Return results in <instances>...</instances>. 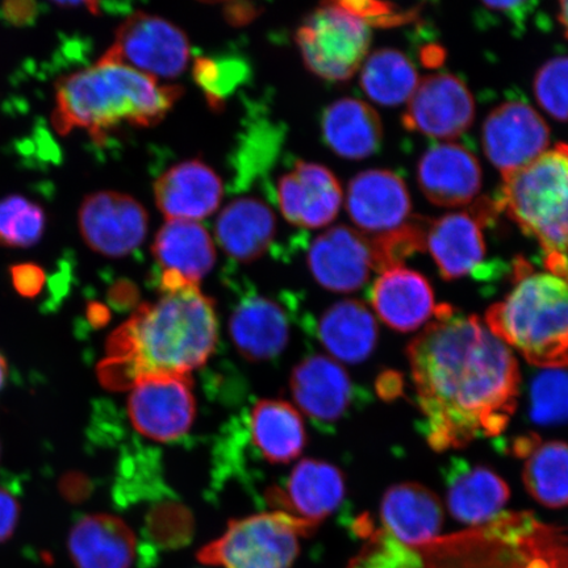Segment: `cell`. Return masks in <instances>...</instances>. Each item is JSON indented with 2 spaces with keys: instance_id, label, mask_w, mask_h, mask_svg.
<instances>
[{
  "instance_id": "35",
  "label": "cell",
  "mask_w": 568,
  "mask_h": 568,
  "mask_svg": "<svg viewBox=\"0 0 568 568\" xmlns=\"http://www.w3.org/2000/svg\"><path fill=\"white\" fill-rule=\"evenodd\" d=\"M535 94L550 116L568 122V57H556L538 70Z\"/></svg>"
},
{
  "instance_id": "20",
  "label": "cell",
  "mask_w": 568,
  "mask_h": 568,
  "mask_svg": "<svg viewBox=\"0 0 568 568\" xmlns=\"http://www.w3.org/2000/svg\"><path fill=\"white\" fill-rule=\"evenodd\" d=\"M220 176L205 163H178L154 183L158 207L168 220L199 222L212 215L223 199Z\"/></svg>"
},
{
  "instance_id": "27",
  "label": "cell",
  "mask_w": 568,
  "mask_h": 568,
  "mask_svg": "<svg viewBox=\"0 0 568 568\" xmlns=\"http://www.w3.org/2000/svg\"><path fill=\"white\" fill-rule=\"evenodd\" d=\"M322 125L326 144L339 158L364 160L382 146L383 124L378 112L358 99L345 98L331 104Z\"/></svg>"
},
{
  "instance_id": "6",
  "label": "cell",
  "mask_w": 568,
  "mask_h": 568,
  "mask_svg": "<svg viewBox=\"0 0 568 568\" xmlns=\"http://www.w3.org/2000/svg\"><path fill=\"white\" fill-rule=\"evenodd\" d=\"M315 530L280 510L240 518L204 546L197 560L222 568H291L300 556V538Z\"/></svg>"
},
{
  "instance_id": "3",
  "label": "cell",
  "mask_w": 568,
  "mask_h": 568,
  "mask_svg": "<svg viewBox=\"0 0 568 568\" xmlns=\"http://www.w3.org/2000/svg\"><path fill=\"white\" fill-rule=\"evenodd\" d=\"M181 95L180 88L160 87L154 78L101 57L57 83L52 122L61 134L80 128L99 139L122 123L159 124Z\"/></svg>"
},
{
  "instance_id": "25",
  "label": "cell",
  "mask_w": 568,
  "mask_h": 568,
  "mask_svg": "<svg viewBox=\"0 0 568 568\" xmlns=\"http://www.w3.org/2000/svg\"><path fill=\"white\" fill-rule=\"evenodd\" d=\"M68 548L77 568H132L138 538L116 516L91 515L71 529Z\"/></svg>"
},
{
  "instance_id": "17",
  "label": "cell",
  "mask_w": 568,
  "mask_h": 568,
  "mask_svg": "<svg viewBox=\"0 0 568 568\" xmlns=\"http://www.w3.org/2000/svg\"><path fill=\"white\" fill-rule=\"evenodd\" d=\"M488 203L473 212H454L432 220L426 247L445 281L485 273L486 243L481 232V217Z\"/></svg>"
},
{
  "instance_id": "22",
  "label": "cell",
  "mask_w": 568,
  "mask_h": 568,
  "mask_svg": "<svg viewBox=\"0 0 568 568\" xmlns=\"http://www.w3.org/2000/svg\"><path fill=\"white\" fill-rule=\"evenodd\" d=\"M371 303L382 322L399 332L417 329L437 308L428 280L404 266L381 273L373 284Z\"/></svg>"
},
{
  "instance_id": "14",
  "label": "cell",
  "mask_w": 568,
  "mask_h": 568,
  "mask_svg": "<svg viewBox=\"0 0 568 568\" xmlns=\"http://www.w3.org/2000/svg\"><path fill=\"white\" fill-rule=\"evenodd\" d=\"M308 267L320 286L333 293H354L376 272L372 241L349 226H335L312 243Z\"/></svg>"
},
{
  "instance_id": "4",
  "label": "cell",
  "mask_w": 568,
  "mask_h": 568,
  "mask_svg": "<svg viewBox=\"0 0 568 568\" xmlns=\"http://www.w3.org/2000/svg\"><path fill=\"white\" fill-rule=\"evenodd\" d=\"M506 300L486 314L488 329L514 346L530 365L568 366V282L550 273H532L523 264Z\"/></svg>"
},
{
  "instance_id": "1",
  "label": "cell",
  "mask_w": 568,
  "mask_h": 568,
  "mask_svg": "<svg viewBox=\"0 0 568 568\" xmlns=\"http://www.w3.org/2000/svg\"><path fill=\"white\" fill-rule=\"evenodd\" d=\"M420 430L433 450L501 435L515 414L520 371L508 345L474 315L437 305L408 346Z\"/></svg>"
},
{
  "instance_id": "5",
  "label": "cell",
  "mask_w": 568,
  "mask_h": 568,
  "mask_svg": "<svg viewBox=\"0 0 568 568\" xmlns=\"http://www.w3.org/2000/svg\"><path fill=\"white\" fill-rule=\"evenodd\" d=\"M497 209L536 239L549 273L568 282V145L503 175Z\"/></svg>"
},
{
  "instance_id": "40",
  "label": "cell",
  "mask_w": 568,
  "mask_h": 568,
  "mask_svg": "<svg viewBox=\"0 0 568 568\" xmlns=\"http://www.w3.org/2000/svg\"><path fill=\"white\" fill-rule=\"evenodd\" d=\"M558 19L560 21V24L565 28V34L568 39V0L567 2H560L559 3V13Z\"/></svg>"
},
{
  "instance_id": "12",
  "label": "cell",
  "mask_w": 568,
  "mask_h": 568,
  "mask_svg": "<svg viewBox=\"0 0 568 568\" xmlns=\"http://www.w3.org/2000/svg\"><path fill=\"white\" fill-rule=\"evenodd\" d=\"M475 119L471 91L449 73L425 77L408 101L402 122L424 136L453 140L464 134Z\"/></svg>"
},
{
  "instance_id": "8",
  "label": "cell",
  "mask_w": 568,
  "mask_h": 568,
  "mask_svg": "<svg viewBox=\"0 0 568 568\" xmlns=\"http://www.w3.org/2000/svg\"><path fill=\"white\" fill-rule=\"evenodd\" d=\"M104 59L154 78H175L187 68L190 44L187 36L170 21L133 13L119 27L115 41Z\"/></svg>"
},
{
  "instance_id": "32",
  "label": "cell",
  "mask_w": 568,
  "mask_h": 568,
  "mask_svg": "<svg viewBox=\"0 0 568 568\" xmlns=\"http://www.w3.org/2000/svg\"><path fill=\"white\" fill-rule=\"evenodd\" d=\"M361 87L375 103L395 106L414 95L418 75L406 54L395 49H381L368 57L362 68Z\"/></svg>"
},
{
  "instance_id": "39",
  "label": "cell",
  "mask_w": 568,
  "mask_h": 568,
  "mask_svg": "<svg viewBox=\"0 0 568 568\" xmlns=\"http://www.w3.org/2000/svg\"><path fill=\"white\" fill-rule=\"evenodd\" d=\"M0 13L13 26H27L38 16V6L32 2H7L2 4Z\"/></svg>"
},
{
  "instance_id": "10",
  "label": "cell",
  "mask_w": 568,
  "mask_h": 568,
  "mask_svg": "<svg viewBox=\"0 0 568 568\" xmlns=\"http://www.w3.org/2000/svg\"><path fill=\"white\" fill-rule=\"evenodd\" d=\"M84 243L105 257L119 258L136 251L148 233V213L130 195L98 191L84 197L78 212Z\"/></svg>"
},
{
  "instance_id": "33",
  "label": "cell",
  "mask_w": 568,
  "mask_h": 568,
  "mask_svg": "<svg viewBox=\"0 0 568 568\" xmlns=\"http://www.w3.org/2000/svg\"><path fill=\"white\" fill-rule=\"evenodd\" d=\"M45 211L23 195L0 199V245L32 247L44 236Z\"/></svg>"
},
{
  "instance_id": "34",
  "label": "cell",
  "mask_w": 568,
  "mask_h": 568,
  "mask_svg": "<svg viewBox=\"0 0 568 568\" xmlns=\"http://www.w3.org/2000/svg\"><path fill=\"white\" fill-rule=\"evenodd\" d=\"M530 409L532 422L539 425H557L568 422V373L551 371L538 374L530 383Z\"/></svg>"
},
{
  "instance_id": "23",
  "label": "cell",
  "mask_w": 568,
  "mask_h": 568,
  "mask_svg": "<svg viewBox=\"0 0 568 568\" xmlns=\"http://www.w3.org/2000/svg\"><path fill=\"white\" fill-rule=\"evenodd\" d=\"M291 390L297 406L320 423H336L343 418L355 393L344 367L325 355H314L295 367Z\"/></svg>"
},
{
  "instance_id": "13",
  "label": "cell",
  "mask_w": 568,
  "mask_h": 568,
  "mask_svg": "<svg viewBox=\"0 0 568 568\" xmlns=\"http://www.w3.org/2000/svg\"><path fill=\"white\" fill-rule=\"evenodd\" d=\"M346 209L353 223L368 237L399 231L414 217L406 183L389 170H367L355 175L347 189Z\"/></svg>"
},
{
  "instance_id": "9",
  "label": "cell",
  "mask_w": 568,
  "mask_h": 568,
  "mask_svg": "<svg viewBox=\"0 0 568 568\" xmlns=\"http://www.w3.org/2000/svg\"><path fill=\"white\" fill-rule=\"evenodd\" d=\"M195 412L187 375L148 376L134 383L128 399V415L134 428L153 442L170 443L186 435Z\"/></svg>"
},
{
  "instance_id": "26",
  "label": "cell",
  "mask_w": 568,
  "mask_h": 568,
  "mask_svg": "<svg viewBox=\"0 0 568 568\" xmlns=\"http://www.w3.org/2000/svg\"><path fill=\"white\" fill-rule=\"evenodd\" d=\"M231 336L245 358L267 361L287 345L290 325L278 303L252 296L239 305L231 318Z\"/></svg>"
},
{
  "instance_id": "11",
  "label": "cell",
  "mask_w": 568,
  "mask_h": 568,
  "mask_svg": "<svg viewBox=\"0 0 568 568\" xmlns=\"http://www.w3.org/2000/svg\"><path fill=\"white\" fill-rule=\"evenodd\" d=\"M549 144L548 124L527 103H503L489 113L483 125V149L503 175L529 165L548 152Z\"/></svg>"
},
{
  "instance_id": "28",
  "label": "cell",
  "mask_w": 568,
  "mask_h": 568,
  "mask_svg": "<svg viewBox=\"0 0 568 568\" xmlns=\"http://www.w3.org/2000/svg\"><path fill=\"white\" fill-rule=\"evenodd\" d=\"M272 210L258 199L244 197L225 207L216 222V239L230 257L253 262L264 255L275 236Z\"/></svg>"
},
{
  "instance_id": "29",
  "label": "cell",
  "mask_w": 568,
  "mask_h": 568,
  "mask_svg": "<svg viewBox=\"0 0 568 568\" xmlns=\"http://www.w3.org/2000/svg\"><path fill=\"white\" fill-rule=\"evenodd\" d=\"M318 338L336 361L359 364L375 349L378 324L358 301H343L326 310L317 326Z\"/></svg>"
},
{
  "instance_id": "24",
  "label": "cell",
  "mask_w": 568,
  "mask_h": 568,
  "mask_svg": "<svg viewBox=\"0 0 568 568\" xmlns=\"http://www.w3.org/2000/svg\"><path fill=\"white\" fill-rule=\"evenodd\" d=\"M383 527L390 537L409 548L430 544L442 531V501L430 489L403 483L387 489L381 506Z\"/></svg>"
},
{
  "instance_id": "2",
  "label": "cell",
  "mask_w": 568,
  "mask_h": 568,
  "mask_svg": "<svg viewBox=\"0 0 568 568\" xmlns=\"http://www.w3.org/2000/svg\"><path fill=\"white\" fill-rule=\"evenodd\" d=\"M217 343L215 305L199 286L162 291L112 333L99 379L110 389H131L155 375H187L209 361Z\"/></svg>"
},
{
  "instance_id": "16",
  "label": "cell",
  "mask_w": 568,
  "mask_h": 568,
  "mask_svg": "<svg viewBox=\"0 0 568 568\" xmlns=\"http://www.w3.org/2000/svg\"><path fill=\"white\" fill-rule=\"evenodd\" d=\"M162 270L160 290L199 286L216 262L215 245L204 226L184 220H168L153 243Z\"/></svg>"
},
{
  "instance_id": "41",
  "label": "cell",
  "mask_w": 568,
  "mask_h": 568,
  "mask_svg": "<svg viewBox=\"0 0 568 568\" xmlns=\"http://www.w3.org/2000/svg\"><path fill=\"white\" fill-rule=\"evenodd\" d=\"M7 372H9V365L2 354H0V388L3 387L4 382L7 379Z\"/></svg>"
},
{
  "instance_id": "30",
  "label": "cell",
  "mask_w": 568,
  "mask_h": 568,
  "mask_svg": "<svg viewBox=\"0 0 568 568\" xmlns=\"http://www.w3.org/2000/svg\"><path fill=\"white\" fill-rule=\"evenodd\" d=\"M253 443L272 464H290L305 446L303 418L294 406L282 400H261L251 416Z\"/></svg>"
},
{
  "instance_id": "38",
  "label": "cell",
  "mask_w": 568,
  "mask_h": 568,
  "mask_svg": "<svg viewBox=\"0 0 568 568\" xmlns=\"http://www.w3.org/2000/svg\"><path fill=\"white\" fill-rule=\"evenodd\" d=\"M20 516V506L16 497L0 488V544L7 541L16 531Z\"/></svg>"
},
{
  "instance_id": "15",
  "label": "cell",
  "mask_w": 568,
  "mask_h": 568,
  "mask_svg": "<svg viewBox=\"0 0 568 568\" xmlns=\"http://www.w3.org/2000/svg\"><path fill=\"white\" fill-rule=\"evenodd\" d=\"M280 209L288 223L317 230L335 220L343 205V187L328 168L297 162L278 183Z\"/></svg>"
},
{
  "instance_id": "31",
  "label": "cell",
  "mask_w": 568,
  "mask_h": 568,
  "mask_svg": "<svg viewBox=\"0 0 568 568\" xmlns=\"http://www.w3.org/2000/svg\"><path fill=\"white\" fill-rule=\"evenodd\" d=\"M523 479L532 499L548 508L568 506V444L537 436L525 453Z\"/></svg>"
},
{
  "instance_id": "21",
  "label": "cell",
  "mask_w": 568,
  "mask_h": 568,
  "mask_svg": "<svg viewBox=\"0 0 568 568\" xmlns=\"http://www.w3.org/2000/svg\"><path fill=\"white\" fill-rule=\"evenodd\" d=\"M446 500L450 514L467 525L485 524L509 500L506 480L486 466L453 458L444 468Z\"/></svg>"
},
{
  "instance_id": "37",
  "label": "cell",
  "mask_w": 568,
  "mask_h": 568,
  "mask_svg": "<svg viewBox=\"0 0 568 568\" xmlns=\"http://www.w3.org/2000/svg\"><path fill=\"white\" fill-rule=\"evenodd\" d=\"M481 6L483 9L489 12L500 13V16L506 17L516 27V30L523 31L524 24L527 23L531 13L536 11L538 3L516 0V2H486Z\"/></svg>"
},
{
  "instance_id": "19",
  "label": "cell",
  "mask_w": 568,
  "mask_h": 568,
  "mask_svg": "<svg viewBox=\"0 0 568 568\" xmlns=\"http://www.w3.org/2000/svg\"><path fill=\"white\" fill-rule=\"evenodd\" d=\"M270 496L280 513L317 528L343 503L345 480L336 466L305 459L291 473L286 487Z\"/></svg>"
},
{
  "instance_id": "36",
  "label": "cell",
  "mask_w": 568,
  "mask_h": 568,
  "mask_svg": "<svg viewBox=\"0 0 568 568\" xmlns=\"http://www.w3.org/2000/svg\"><path fill=\"white\" fill-rule=\"evenodd\" d=\"M10 272L12 286L19 295L34 297L41 294L45 284V273L39 265H13Z\"/></svg>"
},
{
  "instance_id": "7",
  "label": "cell",
  "mask_w": 568,
  "mask_h": 568,
  "mask_svg": "<svg viewBox=\"0 0 568 568\" xmlns=\"http://www.w3.org/2000/svg\"><path fill=\"white\" fill-rule=\"evenodd\" d=\"M371 26L339 2L324 3L296 32L305 67L328 81L357 73L371 48Z\"/></svg>"
},
{
  "instance_id": "18",
  "label": "cell",
  "mask_w": 568,
  "mask_h": 568,
  "mask_svg": "<svg viewBox=\"0 0 568 568\" xmlns=\"http://www.w3.org/2000/svg\"><path fill=\"white\" fill-rule=\"evenodd\" d=\"M417 181L430 203L438 207H462L480 193L481 168L468 149L444 142L423 154Z\"/></svg>"
}]
</instances>
